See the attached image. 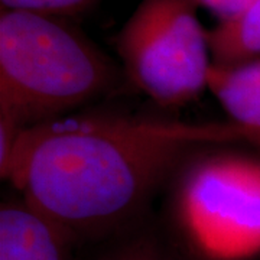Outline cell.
Segmentation results:
<instances>
[{
  "label": "cell",
  "mask_w": 260,
  "mask_h": 260,
  "mask_svg": "<svg viewBox=\"0 0 260 260\" xmlns=\"http://www.w3.org/2000/svg\"><path fill=\"white\" fill-rule=\"evenodd\" d=\"M207 88L229 120L251 132L260 143V58L230 65L213 62Z\"/></svg>",
  "instance_id": "6"
},
{
  "label": "cell",
  "mask_w": 260,
  "mask_h": 260,
  "mask_svg": "<svg viewBox=\"0 0 260 260\" xmlns=\"http://www.w3.org/2000/svg\"><path fill=\"white\" fill-rule=\"evenodd\" d=\"M237 145L260 148L232 120L61 116L20 130L0 175L75 243L129 224L195 153Z\"/></svg>",
  "instance_id": "1"
},
{
  "label": "cell",
  "mask_w": 260,
  "mask_h": 260,
  "mask_svg": "<svg viewBox=\"0 0 260 260\" xmlns=\"http://www.w3.org/2000/svg\"><path fill=\"white\" fill-rule=\"evenodd\" d=\"M171 214L189 249L204 260L260 254V158L211 146L171 179Z\"/></svg>",
  "instance_id": "3"
},
{
  "label": "cell",
  "mask_w": 260,
  "mask_h": 260,
  "mask_svg": "<svg viewBox=\"0 0 260 260\" xmlns=\"http://www.w3.org/2000/svg\"><path fill=\"white\" fill-rule=\"evenodd\" d=\"M74 240L25 198L0 205V260H73Z\"/></svg>",
  "instance_id": "5"
},
{
  "label": "cell",
  "mask_w": 260,
  "mask_h": 260,
  "mask_svg": "<svg viewBox=\"0 0 260 260\" xmlns=\"http://www.w3.org/2000/svg\"><path fill=\"white\" fill-rule=\"evenodd\" d=\"M207 37L214 64H239L260 58V0L242 18L232 23H218Z\"/></svg>",
  "instance_id": "7"
},
{
  "label": "cell",
  "mask_w": 260,
  "mask_h": 260,
  "mask_svg": "<svg viewBox=\"0 0 260 260\" xmlns=\"http://www.w3.org/2000/svg\"><path fill=\"white\" fill-rule=\"evenodd\" d=\"M124 73L65 18L0 12V117L20 127L61 117L121 87Z\"/></svg>",
  "instance_id": "2"
},
{
  "label": "cell",
  "mask_w": 260,
  "mask_h": 260,
  "mask_svg": "<svg viewBox=\"0 0 260 260\" xmlns=\"http://www.w3.org/2000/svg\"><path fill=\"white\" fill-rule=\"evenodd\" d=\"M116 49L126 78L162 107H181L207 88L208 37L189 0H142Z\"/></svg>",
  "instance_id": "4"
},
{
  "label": "cell",
  "mask_w": 260,
  "mask_h": 260,
  "mask_svg": "<svg viewBox=\"0 0 260 260\" xmlns=\"http://www.w3.org/2000/svg\"><path fill=\"white\" fill-rule=\"evenodd\" d=\"M195 8L211 12L220 23H232L240 19L254 5L256 0H189Z\"/></svg>",
  "instance_id": "10"
},
{
  "label": "cell",
  "mask_w": 260,
  "mask_h": 260,
  "mask_svg": "<svg viewBox=\"0 0 260 260\" xmlns=\"http://www.w3.org/2000/svg\"><path fill=\"white\" fill-rule=\"evenodd\" d=\"M100 0H0L2 9L23 10L39 15L73 18L93 9Z\"/></svg>",
  "instance_id": "8"
},
{
  "label": "cell",
  "mask_w": 260,
  "mask_h": 260,
  "mask_svg": "<svg viewBox=\"0 0 260 260\" xmlns=\"http://www.w3.org/2000/svg\"><path fill=\"white\" fill-rule=\"evenodd\" d=\"M97 260H175L160 243L150 236H136Z\"/></svg>",
  "instance_id": "9"
}]
</instances>
